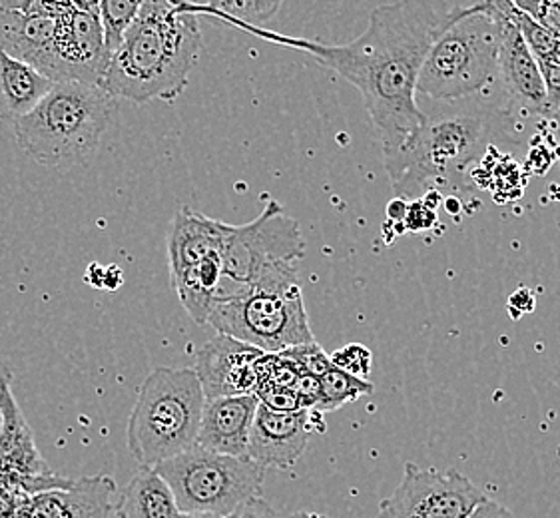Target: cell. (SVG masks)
Returning a JSON list of instances; mask_svg holds the SVG:
<instances>
[{
	"instance_id": "836d02e7",
	"label": "cell",
	"mask_w": 560,
	"mask_h": 518,
	"mask_svg": "<svg viewBox=\"0 0 560 518\" xmlns=\"http://www.w3.org/2000/svg\"><path fill=\"white\" fill-rule=\"evenodd\" d=\"M467 518H515L509 508L503 507L493 498L485 496L477 507L472 508L471 515Z\"/></svg>"
},
{
	"instance_id": "f546056e",
	"label": "cell",
	"mask_w": 560,
	"mask_h": 518,
	"mask_svg": "<svg viewBox=\"0 0 560 518\" xmlns=\"http://www.w3.org/2000/svg\"><path fill=\"white\" fill-rule=\"evenodd\" d=\"M293 393L298 395V401L302 409L315 411V407L319 403V377L302 373L293 385Z\"/></svg>"
},
{
	"instance_id": "d4e9b609",
	"label": "cell",
	"mask_w": 560,
	"mask_h": 518,
	"mask_svg": "<svg viewBox=\"0 0 560 518\" xmlns=\"http://www.w3.org/2000/svg\"><path fill=\"white\" fill-rule=\"evenodd\" d=\"M140 4L142 2L132 0H102L98 19L104 34V45L110 57L118 50V46L122 45L124 36L135 24Z\"/></svg>"
},
{
	"instance_id": "2e32d148",
	"label": "cell",
	"mask_w": 560,
	"mask_h": 518,
	"mask_svg": "<svg viewBox=\"0 0 560 518\" xmlns=\"http://www.w3.org/2000/svg\"><path fill=\"white\" fill-rule=\"evenodd\" d=\"M258 405L254 393L206 399L196 445L225 457H246Z\"/></svg>"
},
{
	"instance_id": "83f0119b",
	"label": "cell",
	"mask_w": 560,
	"mask_h": 518,
	"mask_svg": "<svg viewBox=\"0 0 560 518\" xmlns=\"http://www.w3.org/2000/svg\"><path fill=\"white\" fill-rule=\"evenodd\" d=\"M515 4L552 36L560 38V0H515Z\"/></svg>"
},
{
	"instance_id": "30bf717a",
	"label": "cell",
	"mask_w": 560,
	"mask_h": 518,
	"mask_svg": "<svg viewBox=\"0 0 560 518\" xmlns=\"http://www.w3.org/2000/svg\"><path fill=\"white\" fill-rule=\"evenodd\" d=\"M101 2H67V9L55 21V36L46 58L43 76L52 84L77 82L101 86L110 62L104 45Z\"/></svg>"
},
{
	"instance_id": "484cf974",
	"label": "cell",
	"mask_w": 560,
	"mask_h": 518,
	"mask_svg": "<svg viewBox=\"0 0 560 518\" xmlns=\"http://www.w3.org/2000/svg\"><path fill=\"white\" fill-rule=\"evenodd\" d=\"M280 355L295 363L300 367V372L310 373L315 377H322L327 369H331L329 355L322 350V345L317 341L307 343V345H300V348H292V350L281 351Z\"/></svg>"
},
{
	"instance_id": "f1b7e54d",
	"label": "cell",
	"mask_w": 560,
	"mask_h": 518,
	"mask_svg": "<svg viewBox=\"0 0 560 518\" xmlns=\"http://www.w3.org/2000/svg\"><path fill=\"white\" fill-rule=\"evenodd\" d=\"M254 395L258 397L259 405L268 407L278 413H293L300 411V401L293 389L288 387H273V385H261Z\"/></svg>"
},
{
	"instance_id": "f35d334b",
	"label": "cell",
	"mask_w": 560,
	"mask_h": 518,
	"mask_svg": "<svg viewBox=\"0 0 560 518\" xmlns=\"http://www.w3.org/2000/svg\"><path fill=\"white\" fill-rule=\"evenodd\" d=\"M290 518H329L325 517V515H319V513H312V510H298L295 515H292Z\"/></svg>"
},
{
	"instance_id": "74e56055",
	"label": "cell",
	"mask_w": 560,
	"mask_h": 518,
	"mask_svg": "<svg viewBox=\"0 0 560 518\" xmlns=\"http://www.w3.org/2000/svg\"><path fill=\"white\" fill-rule=\"evenodd\" d=\"M12 381V373L9 372V367L0 361V387L2 385H9Z\"/></svg>"
},
{
	"instance_id": "ba28073f",
	"label": "cell",
	"mask_w": 560,
	"mask_h": 518,
	"mask_svg": "<svg viewBox=\"0 0 560 518\" xmlns=\"http://www.w3.org/2000/svg\"><path fill=\"white\" fill-rule=\"evenodd\" d=\"M176 498L179 513L228 518L254 496H261L266 469L247 457H225L191 447L154 467Z\"/></svg>"
},
{
	"instance_id": "ac0fdd59",
	"label": "cell",
	"mask_w": 560,
	"mask_h": 518,
	"mask_svg": "<svg viewBox=\"0 0 560 518\" xmlns=\"http://www.w3.org/2000/svg\"><path fill=\"white\" fill-rule=\"evenodd\" d=\"M224 251V222L198 214L182 205L168 234L170 275H178L202 263L203 259L222 256Z\"/></svg>"
},
{
	"instance_id": "6da1fadb",
	"label": "cell",
	"mask_w": 560,
	"mask_h": 518,
	"mask_svg": "<svg viewBox=\"0 0 560 518\" xmlns=\"http://www.w3.org/2000/svg\"><path fill=\"white\" fill-rule=\"evenodd\" d=\"M477 2H392L371 12L365 33L346 45H324L307 38L271 33L264 26L232 23L244 33L273 45L302 50L353 84L365 102L380 134L385 164L397 158L423 113L417 101V79L431 46L448 26L475 9Z\"/></svg>"
},
{
	"instance_id": "4fadbf2b",
	"label": "cell",
	"mask_w": 560,
	"mask_h": 518,
	"mask_svg": "<svg viewBox=\"0 0 560 518\" xmlns=\"http://www.w3.org/2000/svg\"><path fill=\"white\" fill-rule=\"evenodd\" d=\"M264 351L218 333L198 351L194 373L206 399L252 395L258 387L256 363Z\"/></svg>"
},
{
	"instance_id": "3957f363",
	"label": "cell",
	"mask_w": 560,
	"mask_h": 518,
	"mask_svg": "<svg viewBox=\"0 0 560 518\" xmlns=\"http://www.w3.org/2000/svg\"><path fill=\"white\" fill-rule=\"evenodd\" d=\"M200 50L198 16L184 2L148 0L110 57L101 89L114 101H176L188 86Z\"/></svg>"
},
{
	"instance_id": "8d00e7d4",
	"label": "cell",
	"mask_w": 560,
	"mask_h": 518,
	"mask_svg": "<svg viewBox=\"0 0 560 518\" xmlns=\"http://www.w3.org/2000/svg\"><path fill=\"white\" fill-rule=\"evenodd\" d=\"M550 125H552V130H555V138H557V142H559L560 146V108L557 113H552L549 116Z\"/></svg>"
},
{
	"instance_id": "cb8c5ba5",
	"label": "cell",
	"mask_w": 560,
	"mask_h": 518,
	"mask_svg": "<svg viewBox=\"0 0 560 518\" xmlns=\"http://www.w3.org/2000/svg\"><path fill=\"white\" fill-rule=\"evenodd\" d=\"M493 2L497 4V9L503 12L511 23L515 24L521 38L525 40L533 57L537 58V62L547 60L559 38L552 36L547 28H542L537 21H533L527 12L521 11L515 4V0H493Z\"/></svg>"
},
{
	"instance_id": "d6986e66",
	"label": "cell",
	"mask_w": 560,
	"mask_h": 518,
	"mask_svg": "<svg viewBox=\"0 0 560 518\" xmlns=\"http://www.w3.org/2000/svg\"><path fill=\"white\" fill-rule=\"evenodd\" d=\"M55 21L19 11L12 0H0V52L43 74L55 36Z\"/></svg>"
},
{
	"instance_id": "9a60e30c",
	"label": "cell",
	"mask_w": 560,
	"mask_h": 518,
	"mask_svg": "<svg viewBox=\"0 0 560 518\" xmlns=\"http://www.w3.org/2000/svg\"><path fill=\"white\" fill-rule=\"evenodd\" d=\"M310 423L312 411L278 413L258 405L247 440V459L264 469H292L307 449Z\"/></svg>"
},
{
	"instance_id": "e575fe53",
	"label": "cell",
	"mask_w": 560,
	"mask_h": 518,
	"mask_svg": "<svg viewBox=\"0 0 560 518\" xmlns=\"http://www.w3.org/2000/svg\"><path fill=\"white\" fill-rule=\"evenodd\" d=\"M407 212H409V205L401 198H397V200H393L389 203V208H387V217L393 220V222H399V224H404L405 217H407Z\"/></svg>"
},
{
	"instance_id": "277c9868",
	"label": "cell",
	"mask_w": 560,
	"mask_h": 518,
	"mask_svg": "<svg viewBox=\"0 0 560 518\" xmlns=\"http://www.w3.org/2000/svg\"><path fill=\"white\" fill-rule=\"evenodd\" d=\"M114 116L116 101L101 86L60 82L12 130L36 164L68 169L94 158Z\"/></svg>"
},
{
	"instance_id": "d6a6232c",
	"label": "cell",
	"mask_w": 560,
	"mask_h": 518,
	"mask_svg": "<svg viewBox=\"0 0 560 518\" xmlns=\"http://www.w3.org/2000/svg\"><path fill=\"white\" fill-rule=\"evenodd\" d=\"M24 501L26 498L11 486L0 485V518H14Z\"/></svg>"
},
{
	"instance_id": "4316f807",
	"label": "cell",
	"mask_w": 560,
	"mask_h": 518,
	"mask_svg": "<svg viewBox=\"0 0 560 518\" xmlns=\"http://www.w3.org/2000/svg\"><path fill=\"white\" fill-rule=\"evenodd\" d=\"M331 365L349 373L359 379H368L371 372V351L359 343H351L341 350H337L334 355H329Z\"/></svg>"
},
{
	"instance_id": "9c48e42d",
	"label": "cell",
	"mask_w": 560,
	"mask_h": 518,
	"mask_svg": "<svg viewBox=\"0 0 560 518\" xmlns=\"http://www.w3.org/2000/svg\"><path fill=\"white\" fill-rule=\"evenodd\" d=\"M208 323L218 333L264 353H281L315 341L300 283L259 287L244 297L218 304Z\"/></svg>"
},
{
	"instance_id": "8992f818",
	"label": "cell",
	"mask_w": 560,
	"mask_h": 518,
	"mask_svg": "<svg viewBox=\"0 0 560 518\" xmlns=\"http://www.w3.org/2000/svg\"><path fill=\"white\" fill-rule=\"evenodd\" d=\"M501 26L493 2H477L431 46L417 79V98L453 102L489 96L499 84Z\"/></svg>"
},
{
	"instance_id": "4dcf8cb0",
	"label": "cell",
	"mask_w": 560,
	"mask_h": 518,
	"mask_svg": "<svg viewBox=\"0 0 560 518\" xmlns=\"http://www.w3.org/2000/svg\"><path fill=\"white\" fill-rule=\"evenodd\" d=\"M542 82H545V92H547V118L550 114L557 113L560 108V68L549 67V64H538Z\"/></svg>"
},
{
	"instance_id": "7402d4cb",
	"label": "cell",
	"mask_w": 560,
	"mask_h": 518,
	"mask_svg": "<svg viewBox=\"0 0 560 518\" xmlns=\"http://www.w3.org/2000/svg\"><path fill=\"white\" fill-rule=\"evenodd\" d=\"M184 9L194 16H206L220 23L247 24L259 26L269 21L276 12L280 11L281 2L278 0H230V2H184Z\"/></svg>"
},
{
	"instance_id": "ab89813d",
	"label": "cell",
	"mask_w": 560,
	"mask_h": 518,
	"mask_svg": "<svg viewBox=\"0 0 560 518\" xmlns=\"http://www.w3.org/2000/svg\"><path fill=\"white\" fill-rule=\"evenodd\" d=\"M176 518H222V517H213V515H196V513H179Z\"/></svg>"
},
{
	"instance_id": "44dd1931",
	"label": "cell",
	"mask_w": 560,
	"mask_h": 518,
	"mask_svg": "<svg viewBox=\"0 0 560 518\" xmlns=\"http://www.w3.org/2000/svg\"><path fill=\"white\" fill-rule=\"evenodd\" d=\"M120 513L126 518H176V498L154 469H140L120 495Z\"/></svg>"
},
{
	"instance_id": "e0dca14e",
	"label": "cell",
	"mask_w": 560,
	"mask_h": 518,
	"mask_svg": "<svg viewBox=\"0 0 560 518\" xmlns=\"http://www.w3.org/2000/svg\"><path fill=\"white\" fill-rule=\"evenodd\" d=\"M52 474L36 449L33 431L12 395L11 384L0 387V483L23 476Z\"/></svg>"
},
{
	"instance_id": "d590c367",
	"label": "cell",
	"mask_w": 560,
	"mask_h": 518,
	"mask_svg": "<svg viewBox=\"0 0 560 518\" xmlns=\"http://www.w3.org/2000/svg\"><path fill=\"white\" fill-rule=\"evenodd\" d=\"M538 64H549V67L560 68V38L557 40L555 48H552V52H550L549 58H547V60H542V62H538Z\"/></svg>"
},
{
	"instance_id": "7c38bea8",
	"label": "cell",
	"mask_w": 560,
	"mask_h": 518,
	"mask_svg": "<svg viewBox=\"0 0 560 518\" xmlns=\"http://www.w3.org/2000/svg\"><path fill=\"white\" fill-rule=\"evenodd\" d=\"M497 12L501 26L497 84L501 91V102L504 108L515 116H547V92L537 58L528 50L515 24L499 9Z\"/></svg>"
},
{
	"instance_id": "7a4b0ae2",
	"label": "cell",
	"mask_w": 560,
	"mask_h": 518,
	"mask_svg": "<svg viewBox=\"0 0 560 518\" xmlns=\"http://www.w3.org/2000/svg\"><path fill=\"white\" fill-rule=\"evenodd\" d=\"M423 125L397 158L385 164L401 200H419L463 180L499 136H511L515 114L491 96L419 104Z\"/></svg>"
},
{
	"instance_id": "60d3db41",
	"label": "cell",
	"mask_w": 560,
	"mask_h": 518,
	"mask_svg": "<svg viewBox=\"0 0 560 518\" xmlns=\"http://www.w3.org/2000/svg\"><path fill=\"white\" fill-rule=\"evenodd\" d=\"M118 518H126V517H124L122 513H120V517H118Z\"/></svg>"
},
{
	"instance_id": "1f68e13d",
	"label": "cell",
	"mask_w": 560,
	"mask_h": 518,
	"mask_svg": "<svg viewBox=\"0 0 560 518\" xmlns=\"http://www.w3.org/2000/svg\"><path fill=\"white\" fill-rule=\"evenodd\" d=\"M228 518H280L273 507L269 505L264 496H254L242 507L237 508L232 517Z\"/></svg>"
},
{
	"instance_id": "ffe728a7",
	"label": "cell",
	"mask_w": 560,
	"mask_h": 518,
	"mask_svg": "<svg viewBox=\"0 0 560 518\" xmlns=\"http://www.w3.org/2000/svg\"><path fill=\"white\" fill-rule=\"evenodd\" d=\"M50 89L52 82L38 70L0 52V122L21 120Z\"/></svg>"
},
{
	"instance_id": "603a6c76",
	"label": "cell",
	"mask_w": 560,
	"mask_h": 518,
	"mask_svg": "<svg viewBox=\"0 0 560 518\" xmlns=\"http://www.w3.org/2000/svg\"><path fill=\"white\" fill-rule=\"evenodd\" d=\"M373 393L370 379H359L331 365V369L319 377V403L315 413H329L339 407L358 401L359 397Z\"/></svg>"
},
{
	"instance_id": "5b68a950",
	"label": "cell",
	"mask_w": 560,
	"mask_h": 518,
	"mask_svg": "<svg viewBox=\"0 0 560 518\" xmlns=\"http://www.w3.org/2000/svg\"><path fill=\"white\" fill-rule=\"evenodd\" d=\"M202 385L190 367H158L148 375L128 419V449L144 469L196 447L202 421Z\"/></svg>"
},
{
	"instance_id": "52a82bcc",
	"label": "cell",
	"mask_w": 560,
	"mask_h": 518,
	"mask_svg": "<svg viewBox=\"0 0 560 518\" xmlns=\"http://www.w3.org/2000/svg\"><path fill=\"white\" fill-rule=\"evenodd\" d=\"M303 256L305 239L300 224L273 200L249 224H224V275L218 287L215 305L244 297L259 287L300 283L295 261Z\"/></svg>"
},
{
	"instance_id": "8fae6325",
	"label": "cell",
	"mask_w": 560,
	"mask_h": 518,
	"mask_svg": "<svg viewBox=\"0 0 560 518\" xmlns=\"http://www.w3.org/2000/svg\"><path fill=\"white\" fill-rule=\"evenodd\" d=\"M485 496L455 469L438 471L405 462L404 479L382 501L377 518H467Z\"/></svg>"
},
{
	"instance_id": "5bb4252c",
	"label": "cell",
	"mask_w": 560,
	"mask_h": 518,
	"mask_svg": "<svg viewBox=\"0 0 560 518\" xmlns=\"http://www.w3.org/2000/svg\"><path fill=\"white\" fill-rule=\"evenodd\" d=\"M113 476H80L68 488L28 496L14 518H118L120 501Z\"/></svg>"
}]
</instances>
